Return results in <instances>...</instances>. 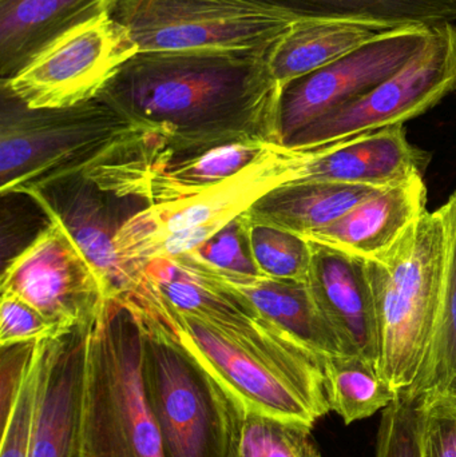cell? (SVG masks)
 Returning a JSON list of instances; mask_svg holds the SVG:
<instances>
[{
  "mask_svg": "<svg viewBox=\"0 0 456 457\" xmlns=\"http://www.w3.org/2000/svg\"><path fill=\"white\" fill-rule=\"evenodd\" d=\"M273 47L138 51L99 96L170 153L235 142L278 145Z\"/></svg>",
  "mask_w": 456,
  "mask_h": 457,
  "instance_id": "obj_1",
  "label": "cell"
},
{
  "mask_svg": "<svg viewBox=\"0 0 456 457\" xmlns=\"http://www.w3.org/2000/svg\"><path fill=\"white\" fill-rule=\"evenodd\" d=\"M120 300L128 303L144 330L187 352L245 412L313 428L331 411L327 357L288 333L265 340H241L174 308L142 278H137Z\"/></svg>",
  "mask_w": 456,
  "mask_h": 457,
  "instance_id": "obj_2",
  "label": "cell"
},
{
  "mask_svg": "<svg viewBox=\"0 0 456 457\" xmlns=\"http://www.w3.org/2000/svg\"><path fill=\"white\" fill-rule=\"evenodd\" d=\"M441 208L426 212L395 246L366 260L379 324L377 370L398 396L419 380L438 327L446 270Z\"/></svg>",
  "mask_w": 456,
  "mask_h": 457,
  "instance_id": "obj_3",
  "label": "cell"
},
{
  "mask_svg": "<svg viewBox=\"0 0 456 457\" xmlns=\"http://www.w3.org/2000/svg\"><path fill=\"white\" fill-rule=\"evenodd\" d=\"M141 131L101 96L74 106L31 109L2 88V195H26L83 176Z\"/></svg>",
  "mask_w": 456,
  "mask_h": 457,
  "instance_id": "obj_4",
  "label": "cell"
},
{
  "mask_svg": "<svg viewBox=\"0 0 456 457\" xmlns=\"http://www.w3.org/2000/svg\"><path fill=\"white\" fill-rule=\"evenodd\" d=\"M142 359L138 319L122 300L107 301L88 330L82 457H165Z\"/></svg>",
  "mask_w": 456,
  "mask_h": 457,
  "instance_id": "obj_5",
  "label": "cell"
},
{
  "mask_svg": "<svg viewBox=\"0 0 456 457\" xmlns=\"http://www.w3.org/2000/svg\"><path fill=\"white\" fill-rule=\"evenodd\" d=\"M142 373L165 457H237L245 410L187 352L144 330Z\"/></svg>",
  "mask_w": 456,
  "mask_h": 457,
  "instance_id": "obj_6",
  "label": "cell"
},
{
  "mask_svg": "<svg viewBox=\"0 0 456 457\" xmlns=\"http://www.w3.org/2000/svg\"><path fill=\"white\" fill-rule=\"evenodd\" d=\"M281 185H286V149L270 145L248 168L200 195L139 209L115 236L131 287L145 266L195 252Z\"/></svg>",
  "mask_w": 456,
  "mask_h": 457,
  "instance_id": "obj_7",
  "label": "cell"
},
{
  "mask_svg": "<svg viewBox=\"0 0 456 457\" xmlns=\"http://www.w3.org/2000/svg\"><path fill=\"white\" fill-rule=\"evenodd\" d=\"M109 13L144 53L273 47L294 23L251 0H112Z\"/></svg>",
  "mask_w": 456,
  "mask_h": 457,
  "instance_id": "obj_8",
  "label": "cell"
},
{
  "mask_svg": "<svg viewBox=\"0 0 456 457\" xmlns=\"http://www.w3.org/2000/svg\"><path fill=\"white\" fill-rule=\"evenodd\" d=\"M456 88V23L434 26L426 47L361 98L319 118L281 146L308 150L404 125L435 107Z\"/></svg>",
  "mask_w": 456,
  "mask_h": 457,
  "instance_id": "obj_9",
  "label": "cell"
},
{
  "mask_svg": "<svg viewBox=\"0 0 456 457\" xmlns=\"http://www.w3.org/2000/svg\"><path fill=\"white\" fill-rule=\"evenodd\" d=\"M270 145L244 141L201 152L170 153L142 131L83 176L120 200L157 205L193 197L227 181L262 157Z\"/></svg>",
  "mask_w": 456,
  "mask_h": 457,
  "instance_id": "obj_10",
  "label": "cell"
},
{
  "mask_svg": "<svg viewBox=\"0 0 456 457\" xmlns=\"http://www.w3.org/2000/svg\"><path fill=\"white\" fill-rule=\"evenodd\" d=\"M138 51L128 29L106 12L63 35L2 80V88L31 109L74 106L99 96Z\"/></svg>",
  "mask_w": 456,
  "mask_h": 457,
  "instance_id": "obj_11",
  "label": "cell"
},
{
  "mask_svg": "<svg viewBox=\"0 0 456 457\" xmlns=\"http://www.w3.org/2000/svg\"><path fill=\"white\" fill-rule=\"evenodd\" d=\"M47 227L3 271L2 293L37 309L58 335L94 321L109 293L93 263L64 225L51 214Z\"/></svg>",
  "mask_w": 456,
  "mask_h": 457,
  "instance_id": "obj_12",
  "label": "cell"
},
{
  "mask_svg": "<svg viewBox=\"0 0 456 457\" xmlns=\"http://www.w3.org/2000/svg\"><path fill=\"white\" fill-rule=\"evenodd\" d=\"M434 26L379 32L332 63L281 87L278 146L328 112L361 98L407 66L430 39Z\"/></svg>",
  "mask_w": 456,
  "mask_h": 457,
  "instance_id": "obj_13",
  "label": "cell"
},
{
  "mask_svg": "<svg viewBox=\"0 0 456 457\" xmlns=\"http://www.w3.org/2000/svg\"><path fill=\"white\" fill-rule=\"evenodd\" d=\"M91 322L35 345L37 402L29 457L83 455L86 354Z\"/></svg>",
  "mask_w": 456,
  "mask_h": 457,
  "instance_id": "obj_14",
  "label": "cell"
},
{
  "mask_svg": "<svg viewBox=\"0 0 456 457\" xmlns=\"http://www.w3.org/2000/svg\"><path fill=\"white\" fill-rule=\"evenodd\" d=\"M311 246L308 287L319 309L350 356L361 357L377 367L379 324L366 260L318 241H311Z\"/></svg>",
  "mask_w": 456,
  "mask_h": 457,
  "instance_id": "obj_15",
  "label": "cell"
},
{
  "mask_svg": "<svg viewBox=\"0 0 456 457\" xmlns=\"http://www.w3.org/2000/svg\"><path fill=\"white\" fill-rule=\"evenodd\" d=\"M45 214L55 216L71 234L83 254L93 263L110 300H120L131 284L115 250L118 221L114 195L99 189L85 176L70 177L26 195Z\"/></svg>",
  "mask_w": 456,
  "mask_h": 457,
  "instance_id": "obj_16",
  "label": "cell"
},
{
  "mask_svg": "<svg viewBox=\"0 0 456 457\" xmlns=\"http://www.w3.org/2000/svg\"><path fill=\"white\" fill-rule=\"evenodd\" d=\"M171 261L190 273L235 290L273 324L321 356H350L342 338L319 309L308 282L221 270L193 253Z\"/></svg>",
  "mask_w": 456,
  "mask_h": 457,
  "instance_id": "obj_17",
  "label": "cell"
},
{
  "mask_svg": "<svg viewBox=\"0 0 456 457\" xmlns=\"http://www.w3.org/2000/svg\"><path fill=\"white\" fill-rule=\"evenodd\" d=\"M427 187L423 174L383 187L350 212L310 237L364 260L386 254L426 213Z\"/></svg>",
  "mask_w": 456,
  "mask_h": 457,
  "instance_id": "obj_18",
  "label": "cell"
},
{
  "mask_svg": "<svg viewBox=\"0 0 456 457\" xmlns=\"http://www.w3.org/2000/svg\"><path fill=\"white\" fill-rule=\"evenodd\" d=\"M112 0H0V78L15 77L63 35L104 13Z\"/></svg>",
  "mask_w": 456,
  "mask_h": 457,
  "instance_id": "obj_19",
  "label": "cell"
},
{
  "mask_svg": "<svg viewBox=\"0 0 456 457\" xmlns=\"http://www.w3.org/2000/svg\"><path fill=\"white\" fill-rule=\"evenodd\" d=\"M382 189L328 182L281 185L260 198L246 216L254 224L283 228L308 239Z\"/></svg>",
  "mask_w": 456,
  "mask_h": 457,
  "instance_id": "obj_20",
  "label": "cell"
},
{
  "mask_svg": "<svg viewBox=\"0 0 456 457\" xmlns=\"http://www.w3.org/2000/svg\"><path fill=\"white\" fill-rule=\"evenodd\" d=\"M364 24L336 21H294L270 55V66L281 87L316 71L379 34Z\"/></svg>",
  "mask_w": 456,
  "mask_h": 457,
  "instance_id": "obj_21",
  "label": "cell"
},
{
  "mask_svg": "<svg viewBox=\"0 0 456 457\" xmlns=\"http://www.w3.org/2000/svg\"><path fill=\"white\" fill-rule=\"evenodd\" d=\"M441 211L446 222L447 257L438 327L425 370L406 394L423 404L436 399L456 402V192Z\"/></svg>",
  "mask_w": 456,
  "mask_h": 457,
  "instance_id": "obj_22",
  "label": "cell"
},
{
  "mask_svg": "<svg viewBox=\"0 0 456 457\" xmlns=\"http://www.w3.org/2000/svg\"><path fill=\"white\" fill-rule=\"evenodd\" d=\"M327 386L331 411L345 424L371 418L399 397L377 365L358 356L327 357Z\"/></svg>",
  "mask_w": 456,
  "mask_h": 457,
  "instance_id": "obj_23",
  "label": "cell"
},
{
  "mask_svg": "<svg viewBox=\"0 0 456 457\" xmlns=\"http://www.w3.org/2000/svg\"><path fill=\"white\" fill-rule=\"evenodd\" d=\"M248 234L252 258L261 276L308 282L312 262L310 239L251 220Z\"/></svg>",
  "mask_w": 456,
  "mask_h": 457,
  "instance_id": "obj_24",
  "label": "cell"
},
{
  "mask_svg": "<svg viewBox=\"0 0 456 457\" xmlns=\"http://www.w3.org/2000/svg\"><path fill=\"white\" fill-rule=\"evenodd\" d=\"M311 431L297 421L246 412L237 457H323Z\"/></svg>",
  "mask_w": 456,
  "mask_h": 457,
  "instance_id": "obj_25",
  "label": "cell"
},
{
  "mask_svg": "<svg viewBox=\"0 0 456 457\" xmlns=\"http://www.w3.org/2000/svg\"><path fill=\"white\" fill-rule=\"evenodd\" d=\"M422 434V402L399 396L383 410L375 457H423Z\"/></svg>",
  "mask_w": 456,
  "mask_h": 457,
  "instance_id": "obj_26",
  "label": "cell"
},
{
  "mask_svg": "<svg viewBox=\"0 0 456 457\" xmlns=\"http://www.w3.org/2000/svg\"><path fill=\"white\" fill-rule=\"evenodd\" d=\"M249 220L245 213L233 220L214 234L209 241L195 249L193 254L213 268L238 274L259 276L249 249ZM261 276V274H260Z\"/></svg>",
  "mask_w": 456,
  "mask_h": 457,
  "instance_id": "obj_27",
  "label": "cell"
},
{
  "mask_svg": "<svg viewBox=\"0 0 456 457\" xmlns=\"http://www.w3.org/2000/svg\"><path fill=\"white\" fill-rule=\"evenodd\" d=\"M55 328L29 303L2 293L0 301V346L37 343L56 337Z\"/></svg>",
  "mask_w": 456,
  "mask_h": 457,
  "instance_id": "obj_28",
  "label": "cell"
},
{
  "mask_svg": "<svg viewBox=\"0 0 456 457\" xmlns=\"http://www.w3.org/2000/svg\"><path fill=\"white\" fill-rule=\"evenodd\" d=\"M35 402H37V380H35L34 357H32L31 368L24 381L18 403L8 420L2 426L0 457H29Z\"/></svg>",
  "mask_w": 456,
  "mask_h": 457,
  "instance_id": "obj_29",
  "label": "cell"
},
{
  "mask_svg": "<svg viewBox=\"0 0 456 457\" xmlns=\"http://www.w3.org/2000/svg\"><path fill=\"white\" fill-rule=\"evenodd\" d=\"M422 445L423 457H456V402L436 399L423 404Z\"/></svg>",
  "mask_w": 456,
  "mask_h": 457,
  "instance_id": "obj_30",
  "label": "cell"
},
{
  "mask_svg": "<svg viewBox=\"0 0 456 457\" xmlns=\"http://www.w3.org/2000/svg\"><path fill=\"white\" fill-rule=\"evenodd\" d=\"M37 343L2 346L0 359V405L2 426L10 418L29 376Z\"/></svg>",
  "mask_w": 456,
  "mask_h": 457,
  "instance_id": "obj_31",
  "label": "cell"
}]
</instances>
